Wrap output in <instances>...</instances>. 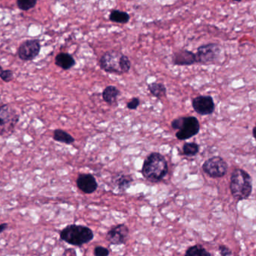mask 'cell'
I'll list each match as a JSON object with an SVG mask.
<instances>
[{
    "mask_svg": "<svg viewBox=\"0 0 256 256\" xmlns=\"http://www.w3.org/2000/svg\"><path fill=\"white\" fill-rule=\"evenodd\" d=\"M169 168L165 157L159 153H151L144 161L142 173L144 178L152 183L161 181L168 173Z\"/></svg>",
    "mask_w": 256,
    "mask_h": 256,
    "instance_id": "cell-1",
    "label": "cell"
},
{
    "mask_svg": "<svg viewBox=\"0 0 256 256\" xmlns=\"http://www.w3.org/2000/svg\"><path fill=\"white\" fill-rule=\"evenodd\" d=\"M231 195L238 201L247 199L253 191V180L250 174L242 169H235L230 181Z\"/></svg>",
    "mask_w": 256,
    "mask_h": 256,
    "instance_id": "cell-2",
    "label": "cell"
},
{
    "mask_svg": "<svg viewBox=\"0 0 256 256\" xmlns=\"http://www.w3.org/2000/svg\"><path fill=\"white\" fill-rule=\"evenodd\" d=\"M60 238L69 244L79 246L91 241L94 238V233L89 227L73 224L61 230Z\"/></svg>",
    "mask_w": 256,
    "mask_h": 256,
    "instance_id": "cell-3",
    "label": "cell"
},
{
    "mask_svg": "<svg viewBox=\"0 0 256 256\" xmlns=\"http://www.w3.org/2000/svg\"><path fill=\"white\" fill-rule=\"evenodd\" d=\"M20 120L17 111L10 105L0 106V136L9 137Z\"/></svg>",
    "mask_w": 256,
    "mask_h": 256,
    "instance_id": "cell-4",
    "label": "cell"
},
{
    "mask_svg": "<svg viewBox=\"0 0 256 256\" xmlns=\"http://www.w3.org/2000/svg\"><path fill=\"white\" fill-rule=\"evenodd\" d=\"M172 127L173 129L179 130L175 135L179 140L190 139L200 131L198 120L194 116L178 118L172 121Z\"/></svg>",
    "mask_w": 256,
    "mask_h": 256,
    "instance_id": "cell-5",
    "label": "cell"
},
{
    "mask_svg": "<svg viewBox=\"0 0 256 256\" xmlns=\"http://www.w3.org/2000/svg\"><path fill=\"white\" fill-rule=\"evenodd\" d=\"M221 55V46L217 44L210 43L198 46L196 57L197 62L203 65H209L220 61Z\"/></svg>",
    "mask_w": 256,
    "mask_h": 256,
    "instance_id": "cell-6",
    "label": "cell"
},
{
    "mask_svg": "<svg viewBox=\"0 0 256 256\" xmlns=\"http://www.w3.org/2000/svg\"><path fill=\"white\" fill-rule=\"evenodd\" d=\"M202 169L210 177L222 178L227 173L228 164L221 157L215 156L204 163Z\"/></svg>",
    "mask_w": 256,
    "mask_h": 256,
    "instance_id": "cell-7",
    "label": "cell"
},
{
    "mask_svg": "<svg viewBox=\"0 0 256 256\" xmlns=\"http://www.w3.org/2000/svg\"><path fill=\"white\" fill-rule=\"evenodd\" d=\"M122 53L118 51H109L105 53L100 60V67L107 73L122 75L120 68V59Z\"/></svg>",
    "mask_w": 256,
    "mask_h": 256,
    "instance_id": "cell-8",
    "label": "cell"
},
{
    "mask_svg": "<svg viewBox=\"0 0 256 256\" xmlns=\"http://www.w3.org/2000/svg\"><path fill=\"white\" fill-rule=\"evenodd\" d=\"M41 51V44L38 40H27L23 42L17 50V56L23 61L35 60Z\"/></svg>",
    "mask_w": 256,
    "mask_h": 256,
    "instance_id": "cell-9",
    "label": "cell"
},
{
    "mask_svg": "<svg viewBox=\"0 0 256 256\" xmlns=\"http://www.w3.org/2000/svg\"><path fill=\"white\" fill-rule=\"evenodd\" d=\"M192 106L198 114L209 116L213 113L214 101L211 96H198L192 101Z\"/></svg>",
    "mask_w": 256,
    "mask_h": 256,
    "instance_id": "cell-10",
    "label": "cell"
},
{
    "mask_svg": "<svg viewBox=\"0 0 256 256\" xmlns=\"http://www.w3.org/2000/svg\"><path fill=\"white\" fill-rule=\"evenodd\" d=\"M129 235V228L124 224L115 226L108 231L106 235V239L108 242L113 245L124 244Z\"/></svg>",
    "mask_w": 256,
    "mask_h": 256,
    "instance_id": "cell-11",
    "label": "cell"
},
{
    "mask_svg": "<svg viewBox=\"0 0 256 256\" xmlns=\"http://www.w3.org/2000/svg\"><path fill=\"white\" fill-rule=\"evenodd\" d=\"M76 185L84 194H91L98 189V183L91 174H81L76 179Z\"/></svg>",
    "mask_w": 256,
    "mask_h": 256,
    "instance_id": "cell-12",
    "label": "cell"
},
{
    "mask_svg": "<svg viewBox=\"0 0 256 256\" xmlns=\"http://www.w3.org/2000/svg\"><path fill=\"white\" fill-rule=\"evenodd\" d=\"M172 61L174 65L179 66H187L197 62L196 53L186 50H179L174 53Z\"/></svg>",
    "mask_w": 256,
    "mask_h": 256,
    "instance_id": "cell-13",
    "label": "cell"
},
{
    "mask_svg": "<svg viewBox=\"0 0 256 256\" xmlns=\"http://www.w3.org/2000/svg\"><path fill=\"white\" fill-rule=\"evenodd\" d=\"M133 181L134 179L131 175H124L123 173L116 174L111 179V183L121 192L126 191L129 188Z\"/></svg>",
    "mask_w": 256,
    "mask_h": 256,
    "instance_id": "cell-14",
    "label": "cell"
},
{
    "mask_svg": "<svg viewBox=\"0 0 256 256\" xmlns=\"http://www.w3.org/2000/svg\"><path fill=\"white\" fill-rule=\"evenodd\" d=\"M55 64L63 70H69L76 64L75 59L66 53H60L55 58Z\"/></svg>",
    "mask_w": 256,
    "mask_h": 256,
    "instance_id": "cell-15",
    "label": "cell"
},
{
    "mask_svg": "<svg viewBox=\"0 0 256 256\" xmlns=\"http://www.w3.org/2000/svg\"><path fill=\"white\" fill-rule=\"evenodd\" d=\"M119 95H120V91L114 86H109L105 88L102 94L104 101L110 105L116 103Z\"/></svg>",
    "mask_w": 256,
    "mask_h": 256,
    "instance_id": "cell-16",
    "label": "cell"
},
{
    "mask_svg": "<svg viewBox=\"0 0 256 256\" xmlns=\"http://www.w3.org/2000/svg\"><path fill=\"white\" fill-rule=\"evenodd\" d=\"M53 139L57 142L67 144V145H71L75 141V138L71 134L61 129L55 130L53 132Z\"/></svg>",
    "mask_w": 256,
    "mask_h": 256,
    "instance_id": "cell-17",
    "label": "cell"
},
{
    "mask_svg": "<svg viewBox=\"0 0 256 256\" xmlns=\"http://www.w3.org/2000/svg\"><path fill=\"white\" fill-rule=\"evenodd\" d=\"M109 20L112 22L119 23H128L130 20V15L124 12L119 10H113L111 12L109 15Z\"/></svg>",
    "mask_w": 256,
    "mask_h": 256,
    "instance_id": "cell-18",
    "label": "cell"
},
{
    "mask_svg": "<svg viewBox=\"0 0 256 256\" xmlns=\"http://www.w3.org/2000/svg\"><path fill=\"white\" fill-rule=\"evenodd\" d=\"M184 256H211V254L202 245L196 244L188 248Z\"/></svg>",
    "mask_w": 256,
    "mask_h": 256,
    "instance_id": "cell-19",
    "label": "cell"
},
{
    "mask_svg": "<svg viewBox=\"0 0 256 256\" xmlns=\"http://www.w3.org/2000/svg\"><path fill=\"white\" fill-rule=\"evenodd\" d=\"M149 90L154 97L161 98L166 94V88L162 83H151L149 85Z\"/></svg>",
    "mask_w": 256,
    "mask_h": 256,
    "instance_id": "cell-20",
    "label": "cell"
},
{
    "mask_svg": "<svg viewBox=\"0 0 256 256\" xmlns=\"http://www.w3.org/2000/svg\"><path fill=\"white\" fill-rule=\"evenodd\" d=\"M199 146L195 142H187L183 146V154L188 157H193L198 154Z\"/></svg>",
    "mask_w": 256,
    "mask_h": 256,
    "instance_id": "cell-21",
    "label": "cell"
},
{
    "mask_svg": "<svg viewBox=\"0 0 256 256\" xmlns=\"http://www.w3.org/2000/svg\"><path fill=\"white\" fill-rule=\"evenodd\" d=\"M38 0H17V5L20 10L27 11L33 9Z\"/></svg>",
    "mask_w": 256,
    "mask_h": 256,
    "instance_id": "cell-22",
    "label": "cell"
},
{
    "mask_svg": "<svg viewBox=\"0 0 256 256\" xmlns=\"http://www.w3.org/2000/svg\"><path fill=\"white\" fill-rule=\"evenodd\" d=\"M131 63L128 57H126L124 55L121 56L120 59V68L123 74L127 73L131 69Z\"/></svg>",
    "mask_w": 256,
    "mask_h": 256,
    "instance_id": "cell-23",
    "label": "cell"
},
{
    "mask_svg": "<svg viewBox=\"0 0 256 256\" xmlns=\"http://www.w3.org/2000/svg\"><path fill=\"white\" fill-rule=\"evenodd\" d=\"M0 78L5 83H9V82L12 81L14 79L13 71H11V70H4L2 75L0 76Z\"/></svg>",
    "mask_w": 256,
    "mask_h": 256,
    "instance_id": "cell-24",
    "label": "cell"
},
{
    "mask_svg": "<svg viewBox=\"0 0 256 256\" xmlns=\"http://www.w3.org/2000/svg\"><path fill=\"white\" fill-rule=\"evenodd\" d=\"M94 256H108L109 255V251L104 246H98L94 249Z\"/></svg>",
    "mask_w": 256,
    "mask_h": 256,
    "instance_id": "cell-25",
    "label": "cell"
},
{
    "mask_svg": "<svg viewBox=\"0 0 256 256\" xmlns=\"http://www.w3.org/2000/svg\"><path fill=\"white\" fill-rule=\"evenodd\" d=\"M139 104H140V101H139V98H134L130 102L127 103V107L129 109L135 110L139 106Z\"/></svg>",
    "mask_w": 256,
    "mask_h": 256,
    "instance_id": "cell-26",
    "label": "cell"
},
{
    "mask_svg": "<svg viewBox=\"0 0 256 256\" xmlns=\"http://www.w3.org/2000/svg\"><path fill=\"white\" fill-rule=\"evenodd\" d=\"M219 251H220L221 256H229L231 255V250L227 246H224V245H220L219 246Z\"/></svg>",
    "mask_w": 256,
    "mask_h": 256,
    "instance_id": "cell-27",
    "label": "cell"
},
{
    "mask_svg": "<svg viewBox=\"0 0 256 256\" xmlns=\"http://www.w3.org/2000/svg\"><path fill=\"white\" fill-rule=\"evenodd\" d=\"M8 228V224L7 223H2L0 224V234L2 233L3 231H5V230Z\"/></svg>",
    "mask_w": 256,
    "mask_h": 256,
    "instance_id": "cell-28",
    "label": "cell"
},
{
    "mask_svg": "<svg viewBox=\"0 0 256 256\" xmlns=\"http://www.w3.org/2000/svg\"><path fill=\"white\" fill-rule=\"evenodd\" d=\"M253 137H254L255 139H256V125H255V127H253Z\"/></svg>",
    "mask_w": 256,
    "mask_h": 256,
    "instance_id": "cell-29",
    "label": "cell"
},
{
    "mask_svg": "<svg viewBox=\"0 0 256 256\" xmlns=\"http://www.w3.org/2000/svg\"><path fill=\"white\" fill-rule=\"evenodd\" d=\"M3 68H2V67L0 65V76L2 75V72H3Z\"/></svg>",
    "mask_w": 256,
    "mask_h": 256,
    "instance_id": "cell-30",
    "label": "cell"
},
{
    "mask_svg": "<svg viewBox=\"0 0 256 256\" xmlns=\"http://www.w3.org/2000/svg\"><path fill=\"white\" fill-rule=\"evenodd\" d=\"M232 1H234V2H242L243 0H232Z\"/></svg>",
    "mask_w": 256,
    "mask_h": 256,
    "instance_id": "cell-31",
    "label": "cell"
}]
</instances>
